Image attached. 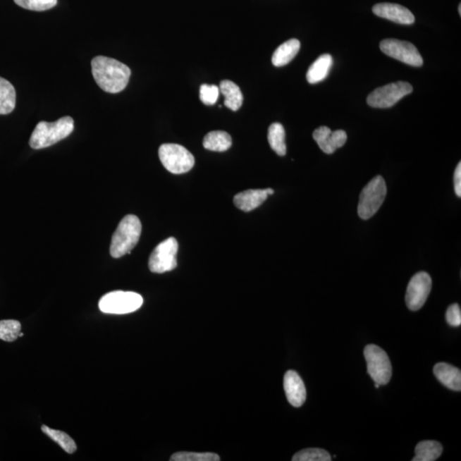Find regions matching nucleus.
<instances>
[{
  "label": "nucleus",
  "instance_id": "f257e3e1",
  "mask_svg": "<svg viewBox=\"0 0 461 461\" xmlns=\"http://www.w3.org/2000/svg\"><path fill=\"white\" fill-rule=\"evenodd\" d=\"M92 73L97 84L109 94H118L128 86L131 70L126 64L107 56H98L92 60Z\"/></svg>",
  "mask_w": 461,
  "mask_h": 461
},
{
  "label": "nucleus",
  "instance_id": "f03ea898",
  "mask_svg": "<svg viewBox=\"0 0 461 461\" xmlns=\"http://www.w3.org/2000/svg\"><path fill=\"white\" fill-rule=\"evenodd\" d=\"M73 130L74 120L70 116L62 117L54 123L40 121L32 133L30 145L35 149L49 147L66 139Z\"/></svg>",
  "mask_w": 461,
  "mask_h": 461
},
{
  "label": "nucleus",
  "instance_id": "7ed1b4c3",
  "mask_svg": "<svg viewBox=\"0 0 461 461\" xmlns=\"http://www.w3.org/2000/svg\"><path fill=\"white\" fill-rule=\"evenodd\" d=\"M141 230L142 225L139 218L133 214L125 216L113 234L110 249L111 257L120 258L130 254L140 240Z\"/></svg>",
  "mask_w": 461,
  "mask_h": 461
},
{
  "label": "nucleus",
  "instance_id": "20e7f679",
  "mask_svg": "<svg viewBox=\"0 0 461 461\" xmlns=\"http://www.w3.org/2000/svg\"><path fill=\"white\" fill-rule=\"evenodd\" d=\"M387 194L386 181L382 176L374 178L365 188L359 196L358 214L362 220H368L373 217L381 207Z\"/></svg>",
  "mask_w": 461,
  "mask_h": 461
},
{
  "label": "nucleus",
  "instance_id": "39448f33",
  "mask_svg": "<svg viewBox=\"0 0 461 461\" xmlns=\"http://www.w3.org/2000/svg\"><path fill=\"white\" fill-rule=\"evenodd\" d=\"M143 297L133 291L116 290L104 295L99 302L104 314H126L135 312L143 305Z\"/></svg>",
  "mask_w": 461,
  "mask_h": 461
},
{
  "label": "nucleus",
  "instance_id": "423d86ee",
  "mask_svg": "<svg viewBox=\"0 0 461 461\" xmlns=\"http://www.w3.org/2000/svg\"><path fill=\"white\" fill-rule=\"evenodd\" d=\"M159 154L164 168L175 175L189 172L195 164L192 154L180 145H161Z\"/></svg>",
  "mask_w": 461,
  "mask_h": 461
},
{
  "label": "nucleus",
  "instance_id": "0eeeda50",
  "mask_svg": "<svg viewBox=\"0 0 461 461\" xmlns=\"http://www.w3.org/2000/svg\"><path fill=\"white\" fill-rule=\"evenodd\" d=\"M367 364V373L376 383L383 386L390 382L392 367L389 357L381 348L369 345L364 350Z\"/></svg>",
  "mask_w": 461,
  "mask_h": 461
},
{
  "label": "nucleus",
  "instance_id": "6e6552de",
  "mask_svg": "<svg viewBox=\"0 0 461 461\" xmlns=\"http://www.w3.org/2000/svg\"><path fill=\"white\" fill-rule=\"evenodd\" d=\"M412 85L405 82H398L386 85L376 89L367 97L369 106L387 109L394 106L404 97L412 94Z\"/></svg>",
  "mask_w": 461,
  "mask_h": 461
},
{
  "label": "nucleus",
  "instance_id": "1a4fd4ad",
  "mask_svg": "<svg viewBox=\"0 0 461 461\" xmlns=\"http://www.w3.org/2000/svg\"><path fill=\"white\" fill-rule=\"evenodd\" d=\"M179 245L175 238L160 242L149 259V269L152 273H164L176 269Z\"/></svg>",
  "mask_w": 461,
  "mask_h": 461
},
{
  "label": "nucleus",
  "instance_id": "9d476101",
  "mask_svg": "<svg viewBox=\"0 0 461 461\" xmlns=\"http://www.w3.org/2000/svg\"><path fill=\"white\" fill-rule=\"evenodd\" d=\"M380 49L384 54L414 67L423 66L422 56L417 48L407 42L395 39H383L380 43Z\"/></svg>",
  "mask_w": 461,
  "mask_h": 461
},
{
  "label": "nucleus",
  "instance_id": "9b49d317",
  "mask_svg": "<svg viewBox=\"0 0 461 461\" xmlns=\"http://www.w3.org/2000/svg\"><path fill=\"white\" fill-rule=\"evenodd\" d=\"M431 278L426 272L416 273L408 284L406 303L408 309L417 311L426 303L431 290Z\"/></svg>",
  "mask_w": 461,
  "mask_h": 461
},
{
  "label": "nucleus",
  "instance_id": "f8f14e48",
  "mask_svg": "<svg viewBox=\"0 0 461 461\" xmlns=\"http://www.w3.org/2000/svg\"><path fill=\"white\" fill-rule=\"evenodd\" d=\"M374 13L379 18L390 20L404 25H410L415 21V18L412 12L406 7L398 5V4L380 3L373 8Z\"/></svg>",
  "mask_w": 461,
  "mask_h": 461
},
{
  "label": "nucleus",
  "instance_id": "ddd939ff",
  "mask_svg": "<svg viewBox=\"0 0 461 461\" xmlns=\"http://www.w3.org/2000/svg\"><path fill=\"white\" fill-rule=\"evenodd\" d=\"M313 137L323 152L333 154L341 148L347 141V133L343 130L333 132L329 128L319 127L313 133Z\"/></svg>",
  "mask_w": 461,
  "mask_h": 461
},
{
  "label": "nucleus",
  "instance_id": "4468645a",
  "mask_svg": "<svg viewBox=\"0 0 461 461\" xmlns=\"http://www.w3.org/2000/svg\"><path fill=\"white\" fill-rule=\"evenodd\" d=\"M284 389L290 405L300 407L305 402L307 391L305 383L297 371L290 370L284 377Z\"/></svg>",
  "mask_w": 461,
  "mask_h": 461
},
{
  "label": "nucleus",
  "instance_id": "2eb2a0df",
  "mask_svg": "<svg viewBox=\"0 0 461 461\" xmlns=\"http://www.w3.org/2000/svg\"><path fill=\"white\" fill-rule=\"evenodd\" d=\"M434 371L436 378L444 386L452 391H461V371L459 368L450 364L440 362L436 364Z\"/></svg>",
  "mask_w": 461,
  "mask_h": 461
},
{
  "label": "nucleus",
  "instance_id": "dca6fc26",
  "mask_svg": "<svg viewBox=\"0 0 461 461\" xmlns=\"http://www.w3.org/2000/svg\"><path fill=\"white\" fill-rule=\"evenodd\" d=\"M268 197L266 189L247 190L237 194L233 198V203L242 211L250 212L264 204Z\"/></svg>",
  "mask_w": 461,
  "mask_h": 461
},
{
  "label": "nucleus",
  "instance_id": "f3484780",
  "mask_svg": "<svg viewBox=\"0 0 461 461\" xmlns=\"http://www.w3.org/2000/svg\"><path fill=\"white\" fill-rule=\"evenodd\" d=\"M333 64V56L324 54L319 56L307 73V80L310 84H316L324 80L329 75Z\"/></svg>",
  "mask_w": 461,
  "mask_h": 461
},
{
  "label": "nucleus",
  "instance_id": "a211bd4d",
  "mask_svg": "<svg viewBox=\"0 0 461 461\" xmlns=\"http://www.w3.org/2000/svg\"><path fill=\"white\" fill-rule=\"evenodd\" d=\"M300 47L301 43L296 39H291L281 44L272 56L273 66L282 67L288 64L297 56Z\"/></svg>",
  "mask_w": 461,
  "mask_h": 461
},
{
  "label": "nucleus",
  "instance_id": "6ab92c4d",
  "mask_svg": "<svg viewBox=\"0 0 461 461\" xmlns=\"http://www.w3.org/2000/svg\"><path fill=\"white\" fill-rule=\"evenodd\" d=\"M220 92L225 97V106L230 111H237L242 106L244 97L240 87L230 80H223L220 84Z\"/></svg>",
  "mask_w": 461,
  "mask_h": 461
},
{
  "label": "nucleus",
  "instance_id": "aec40b11",
  "mask_svg": "<svg viewBox=\"0 0 461 461\" xmlns=\"http://www.w3.org/2000/svg\"><path fill=\"white\" fill-rule=\"evenodd\" d=\"M443 448L436 441H422L415 448V456L412 461H434L442 455Z\"/></svg>",
  "mask_w": 461,
  "mask_h": 461
},
{
  "label": "nucleus",
  "instance_id": "412c9836",
  "mask_svg": "<svg viewBox=\"0 0 461 461\" xmlns=\"http://www.w3.org/2000/svg\"><path fill=\"white\" fill-rule=\"evenodd\" d=\"M232 137L224 131H213L204 139V147L211 152H223L232 147Z\"/></svg>",
  "mask_w": 461,
  "mask_h": 461
},
{
  "label": "nucleus",
  "instance_id": "4be33fe9",
  "mask_svg": "<svg viewBox=\"0 0 461 461\" xmlns=\"http://www.w3.org/2000/svg\"><path fill=\"white\" fill-rule=\"evenodd\" d=\"M17 94L12 84L0 77V115L10 114L14 111Z\"/></svg>",
  "mask_w": 461,
  "mask_h": 461
},
{
  "label": "nucleus",
  "instance_id": "5701e85b",
  "mask_svg": "<svg viewBox=\"0 0 461 461\" xmlns=\"http://www.w3.org/2000/svg\"><path fill=\"white\" fill-rule=\"evenodd\" d=\"M268 139L271 148L278 156H285V131L281 123H275L271 125L269 128Z\"/></svg>",
  "mask_w": 461,
  "mask_h": 461
},
{
  "label": "nucleus",
  "instance_id": "b1692460",
  "mask_svg": "<svg viewBox=\"0 0 461 461\" xmlns=\"http://www.w3.org/2000/svg\"><path fill=\"white\" fill-rule=\"evenodd\" d=\"M42 430L44 434L58 443L68 454H74L77 450L76 443L66 432L54 430L47 426H42Z\"/></svg>",
  "mask_w": 461,
  "mask_h": 461
},
{
  "label": "nucleus",
  "instance_id": "393cba45",
  "mask_svg": "<svg viewBox=\"0 0 461 461\" xmlns=\"http://www.w3.org/2000/svg\"><path fill=\"white\" fill-rule=\"evenodd\" d=\"M21 323L14 319L0 321V339L6 342H14L21 333Z\"/></svg>",
  "mask_w": 461,
  "mask_h": 461
},
{
  "label": "nucleus",
  "instance_id": "a878e982",
  "mask_svg": "<svg viewBox=\"0 0 461 461\" xmlns=\"http://www.w3.org/2000/svg\"><path fill=\"white\" fill-rule=\"evenodd\" d=\"M293 461H331L329 453L321 448H306L293 456Z\"/></svg>",
  "mask_w": 461,
  "mask_h": 461
},
{
  "label": "nucleus",
  "instance_id": "bb28decb",
  "mask_svg": "<svg viewBox=\"0 0 461 461\" xmlns=\"http://www.w3.org/2000/svg\"><path fill=\"white\" fill-rule=\"evenodd\" d=\"M171 461H219L220 457L214 453L179 452L173 455Z\"/></svg>",
  "mask_w": 461,
  "mask_h": 461
},
{
  "label": "nucleus",
  "instance_id": "cd10ccee",
  "mask_svg": "<svg viewBox=\"0 0 461 461\" xmlns=\"http://www.w3.org/2000/svg\"><path fill=\"white\" fill-rule=\"evenodd\" d=\"M20 7L24 9L35 11H44L51 9L54 8L58 0H14Z\"/></svg>",
  "mask_w": 461,
  "mask_h": 461
},
{
  "label": "nucleus",
  "instance_id": "c85d7f7f",
  "mask_svg": "<svg viewBox=\"0 0 461 461\" xmlns=\"http://www.w3.org/2000/svg\"><path fill=\"white\" fill-rule=\"evenodd\" d=\"M220 88L216 85H202L200 87V99L206 105H213L219 98Z\"/></svg>",
  "mask_w": 461,
  "mask_h": 461
},
{
  "label": "nucleus",
  "instance_id": "c756f323",
  "mask_svg": "<svg viewBox=\"0 0 461 461\" xmlns=\"http://www.w3.org/2000/svg\"><path fill=\"white\" fill-rule=\"evenodd\" d=\"M446 321L448 324L453 327H458L461 325V310L457 303L448 307L446 313Z\"/></svg>",
  "mask_w": 461,
  "mask_h": 461
},
{
  "label": "nucleus",
  "instance_id": "7c9ffc66",
  "mask_svg": "<svg viewBox=\"0 0 461 461\" xmlns=\"http://www.w3.org/2000/svg\"><path fill=\"white\" fill-rule=\"evenodd\" d=\"M455 189L456 195L459 197H461V164L460 163L455 169Z\"/></svg>",
  "mask_w": 461,
  "mask_h": 461
},
{
  "label": "nucleus",
  "instance_id": "2f4dec72",
  "mask_svg": "<svg viewBox=\"0 0 461 461\" xmlns=\"http://www.w3.org/2000/svg\"><path fill=\"white\" fill-rule=\"evenodd\" d=\"M266 193H268L269 196V195H273V194L274 193V191H273V189L269 188V189H266Z\"/></svg>",
  "mask_w": 461,
  "mask_h": 461
},
{
  "label": "nucleus",
  "instance_id": "473e14b6",
  "mask_svg": "<svg viewBox=\"0 0 461 461\" xmlns=\"http://www.w3.org/2000/svg\"><path fill=\"white\" fill-rule=\"evenodd\" d=\"M459 13H460V15H461V5H460V4L459 5Z\"/></svg>",
  "mask_w": 461,
  "mask_h": 461
}]
</instances>
